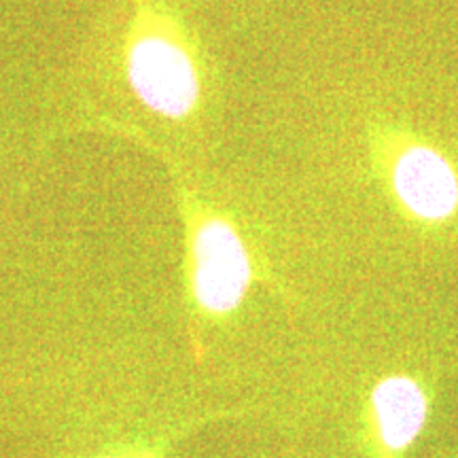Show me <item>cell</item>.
<instances>
[{"label":"cell","instance_id":"277c9868","mask_svg":"<svg viewBox=\"0 0 458 458\" xmlns=\"http://www.w3.org/2000/svg\"><path fill=\"white\" fill-rule=\"evenodd\" d=\"M377 442L393 454L408 450L427 425L428 399L420 382L410 376H386L369 397Z\"/></svg>","mask_w":458,"mask_h":458},{"label":"cell","instance_id":"3957f363","mask_svg":"<svg viewBox=\"0 0 458 458\" xmlns=\"http://www.w3.org/2000/svg\"><path fill=\"white\" fill-rule=\"evenodd\" d=\"M391 187L416 219L444 223L458 213V174L448 157L427 145H408L394 156Z\"/></svg>","mask_w":458,"mask_h":458},{"label":"cell","instance_id":"7a4b0ae2","mask_svg":"<svg viewBox=\"0 0 458 458\" xmlns=\"http://www.w3.org/2000/svg\"><path fill=\"white\" fill-rule=\"evenodd\" d=\"M128 81L148 111L181 119L199 98L198 68L189 51L165 34H142L128 49Z\"/></svg>","mask_w":458,"mask_h":458},{"label":"cell","instance_id":"6da1fadb","mask_svg":"<svg viewBox=\"0 0 458 458\" xmlns=\"http://www.w3.org/2000/svg\"><path fill=\"white\" fill-rule=\"evenodd\" d=\"M253 266L242 236L221 216L202 219L191 233V291L204 312L223 317L242 303Z\"/></svg>","mask_w":458,"mask_h":458}]
</instances>
